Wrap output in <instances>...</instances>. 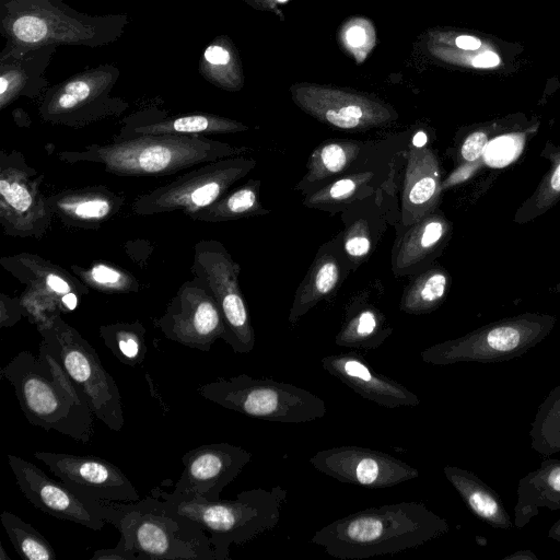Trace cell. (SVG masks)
I'll use <instances>...</instances> for the list:
<instances>
[{"label": "cell", "mask_w": 560, "mask_h": 560, "mask_svg": "<svg viewBox=\"0 0 560 560\" xmlns=\"http://www.w3.org/2000/svg\"><path fill=\"white\" fill-rule=\"evenodd\" d=\"M450 530L424 503L402 501L342 516L315 532L311 542L341 560H363L417 548Z\"/></svg>", "instance_id": "cell-1"}, {"label": "cell", "mask_w": 560, "mask_h": 560, "mask_svg": "<svg viewBox=\"0 0 560 560\" xmlns=\"http://www.w3.org/2000/svg\"><path fill=\"white\" fill-rule=\"evenodd\" d=\"M129 23L127 14L91 15L62 0H0V56L22 55L43 46L96 48L118 40Z\"/></svg>", "instance_id": "cell-2"}, {"label": "cell", "mask_w": 560, "mask_h": 560, "mask_svg": "<svg viewBox=\"0 0 560 560\" xmlns=\"http://www.w3.org/2000/svg\"><path fill=\"white\" fill-rule=\"evenodd\" d=\"M247 147L198 135H142L105 144H89L80 151H60V161L97 163L117 176H166L224 158L243 155Z\"/></svg>", "instance_id": "cell-3"}, {"label": "cell", "mask_w": 560, "mask_h": 560, "mask_svg": "<svg viewBox=\"0 0 560 560\" xmlns=\"http://www.w3.org/2000/svg\"><path fill=\"white\" fill-rule=\"evenodd\" d=\"M170 515L205 530L219 560L230 559L231 545H244L277 527L288 491L281 486L241 491L234 499L207 500L153 489Z\"/></svg>", "instance_id": "cell-4"}, {"label": "cell", "mask_w": 560, "mask_h": 560, "mask_svg": "<svg viewBox=\"0 0 560 560\" xmlns=\"http://www.w3.org/2000/svg\"><path fill=\"white\" fill-rule=\"evenodd\" d=\"M104 521L138 559L219 560L209 535L166 513L158 494L135 502L97 500Z\"/></svg>", "instance_id": "cell-5"}, {"label": "cell", "mask_w": 560, "mask_h": 560, "mask_svg": "<svg viewBox=\"0 0 560 560\" xmlns=\"http://www.w3.org/2000/svg\"><path fill=\"white\" fill-rule=\"evenodd\" d=\"M0 377L14 388L26 420L46 431H57L88 443L94 433L92 410L78 406L51 378L37 355L28 350L15 354Z\"/></svg>", "instance_id": "cell-6"}, {"label": "cell", "mask_w": 560, "mask_h": 560, "mask_svg": "<svg viewBox=\"0 0 560 560\" xmlns=\"http://www.w3.org/2000/svg\"><path fill=\"white\" fill-rule=\"evenodd\" d=\"M197 392L223 408L273 422L304 423L320 419L327 412L325 401L310 390L247 374L219 377L199 385Z\"/></svg>", "instance_id": "cell-7"}, {"label": "cell", "mask_w": 560, "mask_h": 560, "mask_svg": "<svg viewBox=\"0 0 560 560\" xmlns=\"http://www.w3.org/2000/svg\"><path fill=\"white\" fill-rule=\"evenodd\" d=\"M556 320L549 314L522 313L489 323L456 339L435 343L423 349L420 357L432 365L509 361L541 342L553 329Z\"/></svg>", "instance_id": "cell-8"}, {"label": "cell", "mask_w": 560, "mask_h": 560, "mask_svg": "<svg viewBox=\"0 0 560 560\" xmlns=\"http://www.w3.org/2000/svg\"><path fill=\"white\" fill-rule=\"evenodd\" d=\"M120 70L110 63L84 69L49 86L42 96L38 114L43 121L68 128H84L119 117L129 103L113 96Z\"/></svg>", "instance_id": "cell-9"}, {"label": "cell", "mask_w": 560, "mask_h": 560, "mask_svg": "<svg viewBox=\"0 0 560 560\" xmlns=\"http://www.w3.org/2000/svg\"><path fill=\"white\" fill-rule=\"evenodd\" d=\"M256 165V160L243 155L205 163L166 185L138 196L132 211L138 215H154L180 210L188 215L218 200Z\"/></svg>", "instance_id": "cell-10"}, {"label": "cell", "mask_w": 560, "mask_h": 560, "mask_svg": "<svg viewBox=\"0 0 560 560\" xmlns=\"http://www.w3.org/2000/svg\"><path fill=\"white\" fill-rule=\"evenodd\" d=\"M190 270L219 306L225 329L222 340L235 353H249L255 346V332L240 288L241 266L220 241L200 240L194 247Z\"/></svg>", "instance_id": "cell-11"}, {"label": "cell", "mask_w": 560, "mask_h": 560, "mask_svg": "<svg viewBox=\"0 0 560 560\" xmlns=\"http://www.w3.org/2000/svg\"><path fill=\"white\" fill-rule=\"evenodd\" d=\"M60 346L65 369L89 404L93 415L112 431L125 424L121 396L98 353L60 313L49 317Z\"/></svg>", "instance_id": "cell-12"}, {"label": "cell", "mask_w": 560, "mask_h": 560, "mask_svg": "<svg viewBox=\"0 0 560 560\" xmlns=\"http://www.w3.org/2000/svg\"><path fill=\"white\" fill-rule=\"evenodd\" d=\"M43 175L22 152H0V223L12 237L40 240L48 232L52 212L40 191Z\"/></svg>", "instance_id": "cell-13"}, {"label": "cell", "mask_w": 560, "mask_h": 560, "mask_svg": "<svg viewBox=\"0 0 560 560\" xmlns=\"http://www.w3.org/2000/svg\"><path fill=\"white\" fill-rule=\"evenodd\" d=\"M154 325L165 338L205 352L225 330L214 298L196 277L180 284Z\"/></svg>", "instance_id": "cell-14"}, {"label": "cell", "mask_w": 560, "mask_h": 560, "mask_svg": "<svg viewBox=\"0 0 560 560\" xmlns=\"http://www.w3.org/2000/svg\"><path fill=\"white\" fill-rule=\"evenodd\" d=\"M319 472L337 481L384 489L419 477V471L393 455L358 445L335 446L310 458Z\"/></svg>", "instance_id": "cell-15"}, {"label": "cell", "mask_w": 560, "mask_h": 560, "mask_svg": "<svg viewBox=\"0 0 560 560\" xmlns=\"http://www.w3.org/2000/svg\"><path fill=\"white\" fill-rule=\"evenodd\" d=\"M7 458L21 492L38 510L92 530H101L107 524L97 500L81 495L62 480L48 477L38 466L20 456L8 454Z\"/></svg>", "instance_id": "cell-16"}, {"label": "cell", "mask_w": 560, "mask_h": 560, "mask_svg": "<svg viewBox=\"0 0 560 560\" xmlns=\"http://www.w3.org/2000/svg\"><path fill=\"white\" fill-rule=\"evenodd\" d=\"M34 457L81 495L93 500L135 502L140 495L115 464L91 455L37 451Z\"/></svg>", "instance_id": "cell-17"}, {"label": "cell", "mask_w": 560, "mask_h": 560, "mask_svg": "<svg viewBox=\"0 0 560 560\" xmlns=\"http://www.w3.org/2000/svg\"><path fill=\"white\" fill-rule=\"evenodd\" d=\"M250 459L252 453L237 445H199L182 455L184 470L173 491L218 500Z\"/></svg>", "instance_id": "cell-18"}, {"label": "cell", "mask_w": 560, "mask_h": 560, "mask_svg": "<svg viewBox=\"0 0 560 560\" xmlns=\"http://www.w3.org/2000/svg\"><path fill=\"white\" fill-rule=\"evenodd\" d=\"M320 365L342 384L378 406L394 409L420 404L417 394L376 372L365 358L357 352L326 355L322 358Z\"/></svg>", "instance_id": "cell-19"}, {"label": "cell", "mask_w": 560, "mask_h": 560, "mask_svg": "<svg viewBox=\"0 0 560 560\" xmlns=\"http://www.w3.org/2000/svg\"><path fill=\"white\" fill-rule=\"evenodd\" d=\"M452 231V222L439 208L405 226L393 248V272L398 277L415 276L432 266L446 247Z\"/></svg>", "instance_id": "cell-20"}, {"label": "cell", "mask_w": 560, "mask_h": 560, "mask_svg": "<svg viewBox=\"0 0 560 560\" xmlns=\"http://www.w3.org/2000/svg\"><path fill=\"white\" fill-rule=\"evenodd\" d=\"M0 265L26 288L57 301L61 312L74 311L89 293V287L74 275L36 254L3 256Z\"/></svg>", "instance_id": "cell-21"}, {"label": "cell", "mask_w": 560, "mask_h": 560, "mask_svg": "<svg viewBox=\"0 0 560 560\" xmlns=\"http://www.w3.org/2000/svg\"><path fill=\"white\" fill-rule=\"evenodd\" d=\"M442 194L441 165L429 147L410 145L400 196V223L408 226L438 209Z\"/></svg>", "instance_id": "cell-22"}, {"label": "cell", "mask_w": 560, "mask_h": 560, "mask_svg": "<svg viewBox=\"0 0 560 560\" xmlns=\"http://www.w3.org/2000/svg\"><path fill=\"white\" fill-rule=\"evenodd\" d=\"M248 130L240 121L207 113L168 116L158 108H148L122 119L114 140H125L142 135H198L212 136Z\"/></svg>", "instance_id": "cell-23"}, {"label": "cell", "mask_w": 560, "mask_h": 560, "mask_svg": "<svg viewBox=\"0 0 560 560\" xmlns=\"http://www.w3.org/2000/svg\"><path fill=\"white\" fill-rule=\"evenodd\" d=\"M374 148V143L361 140L335 139L322 142L312 151L306 173L294 190L305 196L342 175L381 163H372V155L376 154L372 152Z\"/></svg>", "instance_id": "cell-24"}, {"label": "cell", "mask_w": 560, "mask_h": 560, "mask_svg": "<svg viewBox=\"0 0 560 560\" xmlns=\"http://www.w3.org/2000/svg\"><path fill=\"white\" fill-rule=\"evenodd\" d=\"M55 217L69 228L97 230L122 208L125 197L106 186L95 185L61 190L47 196Z\"/></svg>", "instance_id": "cell-25"}, {"label": "cell", "mask_w": 560, "mask_h": 560, "mask_svg": "<svg viewBox=\"0 0 560 560\" xmlns=\"http://www.w3.org/2000/svg\"><path fill=\"white\" fill-rule=\"evenodd\" d=\"M349 269L340 235L323 244L295 291L288 316L289 323L296 324L320 301L331 295L347 277Z\"/></svg>", "instance_id": "cell-26"}, {"label": "cell", "mask_w": 560, "mask_h": 560, "mask_svg": "<svg viewBox=\"0 0 560 560\" xmlns=\"http://www.w3.org/2000/svg\"><path fill=\"white\" fill-rule=\"evenodd\" d=\"M56 46H43L22 55L0 56V109L16 98L43 96L49 88L45 77Z\"/></svg>", "instance_id": "cell-27"}, {"label": "cell", "mask_w": 560, "mask_h": 560, "mask_svg": "<svg viewBox=\"0 0 560 560\" xmlns=\"http://www.w3.org/2000/svg\"><path fill=\"white\" fill-rule=\"evenodd\" d=\"M389 163H378L342 175L304 196L302 205L330 214L342 212L355 202L373 196L387 184Z\"/></svg>", "instance_id": "cell-28"}, {"label": "cell", "mask_w": 560, "mask_h": 560, "mask_svg": "<svg viewBox=\"0 0 560 560\" xmlns=\"http://www.w3.org/2000/svg\"><path fill=\"white\" fill-rule=\"evenodd\" d=\"M514 508L515 526L527 525L540 508L560 510V459L546 458L520 479Z\"/></svg>", "instance_id": "cell-29"}, {"label": "cell", "mask_w": 560, "mask_h": 560, "mask_svg": "<svg viewBox=\"0 0 560 560\" xmlns=\"http://www.w3.org/2000/svg\"><path fill=\"white\" fill-rule=\"evenodd\" d=\"M443 472L479 520L493 528L510 529L513 526L500 495L476 474L452 465L444 466Z\"/></svg>", "instance_id": "cell-30"}, {"label": "cell", "mask_w": 560, "mask_h": 560, "mask_svg": "<svg viewBox=\"0 0 560 560\" xmlns=\"http://www.w3.org/2000/svg\"><path fill=\"white\" fill-rule=\"evenodd\" d=\"M302 105L316 118L341 130H365L381 126L390 118L387 109L359 100L324 96L306 98Z\"/></svg>", "instance_id": "cell-31"}, {"label": "cell", "mask_w": 560, "mask_h": 560, "mask_svg": "<svg viewBox=\"0 0 560 560\" xmlns=\"http://www.w3.org/2000/svg\"><path fill=\"white\" fill-rule=\"evenodd\" d=\"M363 206V200H360L342 211L347 224L340 242L350 269H355L370 257L384 231L382 213Z\"/></svg>", "instance_id": "cell-32"}, {"label": "cell", "mask_w": 560, "mask_h": 560, "mask_svg": "<svg viewBox=\"0 0 560 560\" xmlns=\"http://www.w3.org/2000/svg\"><path fill=\"white\" fill-rule=\"evenodd\" d=\"M393 327L385 315L372 304L355 303L347 312L335 337L339 347L375 350L392 335Z\"/></svg>", "instance_id": "cell-33"}, {"label": "cell", "mask_w": 560, "mask_h": 560, "mask_svg": "<svg viewBox=\"0 0 560 560\" xmlns=\"http://www.w3.org/2000/svg\"><path fill=\"white\" fill-rule=\"evenodd\" d=\"M260 179H249L235 189L226 191L211 205L198 209L187 217L194 221L219 223L266 215L270 211L260 201Z\"/></svg>", "instance_id": "cell-34"}, {"label": "cell", "mask_w": 560, "mask_h": 560, "mask_svg": "<svg viewBox=\"0 0 560 560\" xmlns=\"http://www.w3.org/2000/svg\"><path fill=\"white\" fill-rule=\"evenodd\" d=\"M451 287L448 271L440 266H430L415 275L405 288L400 310L409 315H422L435 311L445 300Z\"/></svg>", "instance_id": "cell-35"}, {"label": "cell", "mask_w": 560, "mask_h": 560, "mask_svg": "<svg viewBox=\"0 0 560 560\" xmlns=\"http://www.w3.org/2000/svg\"><path fill=\"white\" fill-rule=\"evenodd\" d=\"M540 154L549 161V170L534 192L516 210L515 223H528L560 201V145L547 141Z\"/></svg>", "instance_id": "cell-36"}, {"label": "cell", "mask_w": 560, "mask_h": 560, "mask_svg": "<svg viewBox=\"0 0 560 560\" xmlns=\"http://www.w3.org/2000/svg\"><path fill=\"white\" fill-rule=\"evenodd\" d=\"M100 337L115 358L129 366L142 364L148 351L145 328L141 322H118L102 325Z\"/></svg>", "instance_id": "cell-37"}, {"label": "cell", "mask_w": 560, "mask_h": 560, "mask_svg": "<svg viewBox=\"0 0 560 560\" xmlns=\"http://www.w3.org/2000/svg\"><path fill=\"white\" fill-rule=\"evenodd\" d=\"M532 448L540 455L560 452V384L539 405L530 424Z\"/></svg>", "instance_id": "cell-38"}, {"label": "cell", "mask_w": 560, "mask_h": 560, "mask_svg": "<svg viewBox=\"0 0 560 560\" xmlns=\"http://www.w3.org/2000/svg\"><path fill=\"white\" fill-rule=\"evenodd\" d=\"M70 270L86 287L102 293H137L140 289L132 273L109 262L97 261L88 267L72 265Z\"/></svg>", "instance_id": "cell-39"}, {"label": "cell", "mask_w": 560, "mask_h": 560, "mask_svg": "<svg viewBox=\"0 0 560 560\" xmlns=\"http://www.w3.org/2000/svg\"><path fill=\"white\" fill-rule=\"evenodd\" d=\"M0 521L21 558L24 560H56V552L50 542L31 524L8 511L1 513Z\"/></svg>", "instance_id": "cell-40"}, {"label": "cell", "mask_w": 560, "mask_h": 560, "mask_svg": "<svg viewBox=\"0 0 560 560\" xmlns=\"http://www.w3.org/2000/svg\"><path fill=\"white\" fill-rule=\"evenodd\" d=\"M200 75L208 82L225 90H235L238 77L233 50L223 37L214 38L203 49L198 65Z\"/></svg>", "instance_id": "cell-41"}, {"label": "cell", "mask_w": 560, "mask_h": 560, "mask_svg": "<svg viewBox=\"0 0 560 560\" xmlns=\"http://www.w3.org/2000/svg\"><path fill=\"white\" fill-rule=\"evenodd\" d=\"M490 136L485 129H477L468 133L457 149V165L475 163L483 156L489 144Z\"/></svg>", "instance_id": "cell-42"}, {"label": "cell", "mask_w": 560, "mask_h": 560, "mask_svg": "<svg viewBox=\"0 0 560 560\" xmlns=\"http://www.w3.org/2000/svg\"><path fill=\"white\" fill-rule=\"evenodd\" d=\"M24 317L20 298L13 299L0 294V327H12Z\"/></svg>", "instance_id": "cell-43"}, {"label": "cell", "mask_w": 560, "mask_h": 560, "mask_svg": "<svg viewBox=\"0 0 560 560\" xmlns=\"http://www.w3.org/2000/svg\"><path fill=\"white\" fill-rule=\"evenodd\" d=\"M137 555L127 548L124 540L119 538L113 548L95 550L90 560H135Z\"/></svg>", "instance_id": "cell-44"}, {"label": "cell", "mask_w": 560, "mask_h": 560, "mask_svg": "<svg viewBox=\"0 0 560 560\" xmlns=\"http://www.w3.org/2000/svg\"><path fill=\"white\" fill-rule=\"evenodd\" d=\"M500 58L492 51H486L472 59V65L477 68H490L499 65Z\"/></svg>", "instance_id": "cell-45"}, {"label": "cell", "mask_w": 560, "mask_h": 560, "mask_svg": "<svg viewBox=\"0 0 560 560\" xmlns=\"http://www.w3.org/2000/svg\"><path fill=\"white\" fill-rule=\"evenodd\" d=\"M347 40L351 46L359 47L365 40V32L360 26H352L347 32Z\"/></svg>", "instance_id": "cell-46"}, {"label": "cell", "mask_w": 560, "mask_h": 560, "mask_svg": "<svg viewBox=\"0 0 560 560\" xmlns=\"http://www.w3.org/2000/svg\"><path fill=\"white\" fill-rule=\"evenodd\" d=\"M456 45L465 50H476L480 47L481 42L474 36L460 35L456 38Z\"/></svg>", "instance_id": "cell-47"}, {"label": "cell", "mask_w": 560, "mask_h": 560, "mask_svg": "<svg viewBox=\"0 0 560 560\" xmlns=\"http://www.w3.org/2000/svg\"><path fill=\"white\" fill-rule=\"evenodd\" d=\"M503 560H538V558L530 550H518L508 555Z\"/></svg>", "instance_id": "cell-48"}, {"label": "cell", "mask_w": 560, "mask_h": 560, "mask_svg": "<svg viewBox=\"0 0 560 560\" xmlns=\"http://www.w3.org/2000/svg\"><path fill=\"white\" fill-rule=\"evenodd\" d=\"M12 115H13L14 121L19 126H26V127H28L31 125V119H30L27 113H25L23 109L16 108V109L13 110Z\"/></svg>", "instance_id": "cell-49"}, {"label": "cell", "mask_w": 560, "mask_h": 560, "mask_svg": "<svg viewBox=\"0 0 560 560\" xmlns=\"http://www.w3.org/2000/svg\"><path fill=\"white\" fill-rule=\"evenodd\" d=\"M548 537L560 542V518L549 528Z\"/></svg>", "instance_id": "cell-50"}, {"label": "cell", "mask_w": 560, "mask_h": 560, "mask_svg": "<svg viewBox=\"0 0 560 560\" xmlns=\"http://www.w3.org/2000/svg\"><path fill=\"white\" fill-rule=\"evenodd\" d=\"M0 552H1L0 560H3V559L10 560V558L8 556H5L2 545H0Z\"/></svg>", "instance_id": "cell-51"}, {"label": "cell", "mask_w": 560, "mask_h": 560, "mask_svg": "<svg viewBox=\"0 0 560 560\" xmlns=\"http://www.w3.org/2000/svg\"><path fill=\"white\" fill-rule=\"evenodd\" d=\"M552 293H560V282H558L553 288L550 289Z\"/></svg>", "instance_id": "cell-52"}]
</instances>
